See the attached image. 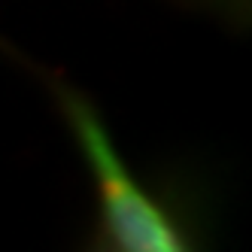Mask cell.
I'll use <instances>...</instances> for the list:
<instances>
[{
  "label": "cell",
  "mask_w": 252,
  "mask_h": 252,
  "mask_svg": "<svg viewBox=\"0 0 252 252\" xmlns=\"http://www.w3.org/2000/svg\"><path fill=\"white\" fill-rule=\"evenodd\" d=\"M67 116L76 128L79 146L88 158L103 204V219L110 228L116 246L128 252H176L183 249L179 234L170 225L152 197L143 191L113 146L110 134L103 131L97 116L76 97H67Z\"/></svg>",
  "instance_id": "cell-1"
}]
</instances>
